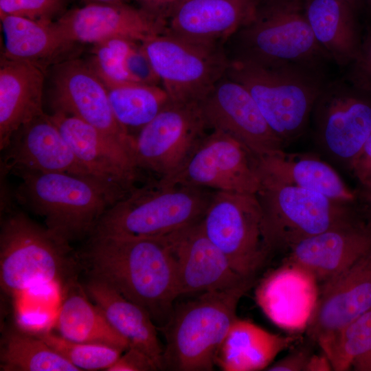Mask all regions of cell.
<instances>
[{
  "mask_svg": "<svg viewBox=\"0 0 371 371\" xmlns=\"http://www.w3.org/2000/svg\"><path fill=\"white\" fill-rule=\"evenodd\" d=\"M85 256L91 277L144 308L158 328L167 323L179 295L166 236H91Z\"/></svg>",
  "mask_w": 371,
  "mask_h": 371,
  "instance_id": "1",
  "label": "cell"
},
{
  "mask_svg": "<svg viewBox=\"0 0 371 371\" xmlns=\"http://www.w3.org/2000/svg\"><path fill=\"white\" fill-rule=\"evenodd\" d=\"M14 192L19 203L44 218L46 227L69 243L92 234L104 213L131 190L106 179L23 169Z\"/></svg>",
  "mask_w": 371,
  "mask_h": 371,
  "instance_id": "2",
  "label": "cell"
},
{
  "mask_svg": "<svg viewBox=\"0 0 371 371\" xmlns=\"http://www.w3.org/2000/svg\"><path fill=\"white\" fill-rule=\"evenodd\" d=\"M225 76L248 91L284 146L304 133L326 85L319 69L291 62L241 57L230 60Z\"/></svg>",
  "mask_w": 371,
  "mask_h": 371,
  "instance_id": "3",
  "label": "cell"
},
{
  "mask_svg": "<svg viewBox=\"0 0 371 371\" xmlns=\"http://www.w3.org/2000/svg\"><path fill=\"white\" fill-rule=\"evenodd\" d=\"M253 283L201 293L174 306L167 323L159 328L166 339L162 370L211 371L232 323L242 296Z\"/></svg>",
  "mask_w": 371,
  "mask_h": 371,
  "instance_id": "4",
  "label": "cell"
},
{
  "mask_svg": "<svg viewBox=\"0 0 371 371\" xmlns=\"http://www.w3.org/2000/svg\"><path fill=\"white\" fill-rule=\"evenodd\" d=\"M213 192L160 181L135 187L102 216L91 236L162 237L200 221Z\"/></svg>",
  "mask_w": 371,
  "mask_h": 371,
  "instance_id": "5",
  "label": "cell"
},
{
  "mask_svg": "<svg viewBox=\"0 0 371 371\" xmlns=\"http://www.w3.org/2000/svg\"><path fill=\"white\" fill-rule=\"evenodd\" d=\"M259 174L260 186L256 195L271 252L288 251L298 242L360 213L357 203L334 200L317 192L279 182L260 171Z\"/></svg>",
  "mask_w": 371,
  "mask_h": 371,
  "instance_id": "6",
  "label": "cell"
},
{
  "mask_svg": "<svg viewBox=\"0 0 371 371\" xmlns=\"http://www.w3.org/2000/svg\"><path fill=\"white\" fill-rule=\"evenodd\" d=\"M12 206L1 223L0 283L14 295L57 282L70 258L68 242Z\"/></svg>",
  "mask_w": 371,
  "mask_h": 371,
  "instance_id": "7",
  "label": "cell"
},
{
  "mask_svg": "<svg viewBox=\"0 0 371 371\" xmlns=\"http://www.w3.org/2000/svg\"><path fill=\"white\" fill-rule=\"evenodd\" d=\"M236 34V57L291 62L317 69L329 58L315 38L304 0H262L254 18Z\"/></svg>",
  "mask_w": 371,
  "mask_h": 371,
  "instance_id": "8",
  "label": "cell"
},
{
  "mask_svg": "<svg viewBox=\"0 0 371 371\" xmlns=\"http://www.w3.org/2000/svg\"><path fill=\"white\" fill-rule=\"evenodd\" d=\"M201 225L234 269L245 278L254 280L271 253L257 195L213 192Z\"/></svg>",
  "mask_w": 371,
  "mask_h": 371,
  "instance_id": "9",
  "label": "cell"
},
{
  "mask_svg": "<svg viewBox=\"0 0 371 371\" xmlns=\"http://www.w3.org/2000/svg\"><path fill=\"white\" fill-rule=\"evenodd\" d=\"M170 100L200 103L225 76L229 61L219 46L164 33L142 43Z\"/></svg>",
  "mask_w": 371,
  "mask_h": 371,
  "instance_id": "10",
  "label": "cell"
},
{
  "mask_svg": "<svg viewBox=\"0 0 371 371\" xmlns=\"http://www.w3.org/2000/svg\"><path fill=\"white\" fill-rule=\"evenodd\" d=\"M206 128L199 103L170 101L134 137L137 168L169 179L186 164Z\"/></svg>",
  "mask_w": 371,
  "mask_h": 371,
  "instance_id": "11",
  "label": "cell"
},
{
  "mask_svg": "<svg viewBox=\"0 0 371 371\" xmlns=\"http://www.w3.org/2000/svg\"><path fill=\"white\" fill-rule=\"evenodd\" d=\"M159 180L255 194L260 186L257 157L240 140L216 129L204 136L179 172L169 179Z\"/></svg>",
  "mask_w": 371,
  "mask_h": 371,
  "instance_id": "12",
  "label": "cell"
},
{
  "mask_svg": "<svg viewBox=\"0 0 371 371\" xmlns=\"http://www.w3.org/2000/svg\"><path fill=\"white\" fill-rule=\"evenodd\" d=\"M365 93L341 82L326 84L311 114L318 144L348 169L371 134V100Z\"/></svg>",
  "mask_w": 371,
  "mask_h": 371,
  "instance_id": "13",
  "label": "cell"
},
{
  "mask_svg": "<svg viewBox=\"0 0 371 371\" xmlns=\"http://www.w3.org/2000/svg\"><path fill=\"white\" fill-rule=\"evenodd\" d=\"M53 106L106 134L133 155L134 137L116 119L108 90L89 65L71 59L54 67ZM134 157V155H133Z\"/></svg>",
  "mask_w": 371,
  "mask_h": 371,
  "instance_id": "14",
  "label": "cell"
},
{
  "mask_svg": "<svg viewBox=\"0 0 371 371\" xmlns=\"http://www.w3.org/2000/svg\"><path fill=\"white\" fill-rule=\"evenodd\" d=\"M370 308L371 249L320 287L306 334L326 353L340 332Z\"/></svg>",
  "mask_w": 371,
  "mask_h": 371,
  "instance_id": "15",
  "label": "cell"
},
{
  "mask_svg": "<svg viewBox=\"0 0 371 371\" xmlns=\"http://www.w3.org/2000/svg\"><path fill=\"white\" fill-rule=\"evenodd\" d=\"M174 258L179 295L238 287L246 279L207 238L201 221L165 236Z\"/></svg>",
  "mask_w": 371,
  "mask_h": 371,
  "instance_id": "16",
  "label": "cell"
},
{
  "mask_svg": "<svg viewBox=\"0 0 371 371\" xmlns=\"http://www.w3.org/2000/svg\"><path fill=\"white\" fill-rule=\"evenodd\" d=\"M199 104L207 127L234 136L257 157L284 149L248 91L225 75Z\"/></svg>",
  "mask_w": 371,
  "mask_h": 371,
  "instance_id": "17",
  "label": "cell"
},
{
  "mask_svg": "<svg viewBox=\"0 0 371 371\" xmlns=\"http://www.w3.org/2000/svg\"><path fill=\"white\" fill-rule=\"evenodd\" d=\"M54 23L71 44L95 45L115 38L143 43L166 30V21L127 3H87L63 14Z\"/></svg>",
  "mask_w": 371,
  "mask_h": 371,
  "instance_id": "18",
  "label": "cell"
},
{
  "mask_svg": "<svg viewBox=\"0 0 371 371\" xmlns=\"http://www.w3.org/2000/svg\"><path fill=\"white\" fill-rule=\"evenodd\" d=\"M371 249V221L355 217L293 245L284 261L310 271L322 285Z\"/></svg>",
  "mask_w": 371,
  "mask_h": 371,
  "instance_id": "19",
  "label": "cell"
},
{
  "mask_svg": "<svg viewBox=\"0 0 371 371\" xmlns=\"http://www.w3.org/2000/svg\"><path fill=\"white\" fill-rule=\"evenodd\" d=\"M262 278L255 291L257 304L267 318L289 332L306 330L317 306L320 287L302 267L284 261Z\"/></svg>",
  "mask_w": 371,
  "mask_h": 371,
  "instance_id": "20",
  "label": "cell"
},
{
  "mask_svg": "<svg viewBox=\"0 0 371 371\" xmlns=\"http://www.w3.org/2000/svg\"><path fill=\"white\" fill-rule=\"evenodd\" d=\"M3 150L1 164L3 175L23 169L101 178L78 159L50 116L45 113L21 126Z\"/></svg>",
  "mask_w": 371,
  "mask_h": 371,
  "instance_id": "21",
  "label": "cell"
},
{
  "mask_svg": "<svg viewBox=\"0 0 371 371\" xmlns=\"http://www.w3.org/2000/svg\"><path fill=\"white\" fill-rule=\"evenodd\" d=\"M262 0H182L168 16L165 33L206 45L236 34L255 16Z\"/></svg>",
  "mask_w": 371,
  "mask_h": 371,
  "instance_id": "22",
  "label": "cell"
},
{
  "mask_svg": "<svg viewBox=\"0 0 371 371\" xmlns=\"http://www.w3.org/2000/svg\"><path fill=\"white\" fill-rule=\"evenodd\" d=\"M78 159L95 175L131 190L138 178L133 154L88 123L60 111L49 115Z\"/></svg>",
  "mask_w": 371,
  "mask_h": 371,
  "instance_id": "23",
  "label": "cell"
},
{
  "mask_svg": "<svg viewBox=\"0 0 371 371\" xmlns=\"http://www.w3.org/2000/svg\"><path fill=\"white\" fill-rule=\"evenodd\" d=\"M45 76L29 62L1 58L0 67V149L23 124L44 113Z\"/></svg>",
  "mask_w": 371,
  "mask_h": 371,
  "instance_id": "24",
  "label": "cell"
},
{
  "mask_svg": "<svg viewBox=\"0 0 371 371\" xmlns=\"http://www.w3.org/2000/svg\"><path fill=\"white\" fill-rule=\"evenodd\" d=\"M257 158L260 172L276 181L344 203L357 202V191L348 188L339 174L315 155L280 149Z\"/></svg>",
  "mask_w": 371,
  "mask_h": 371,
  "instance_id": "25",
  "label": "cell"
},
{
  "mask_svg": "<svg viewBox=\"0 0 371 371\" xmlns=\"http://www.w3.org/2000/svg\"><path fill=\"white\" fill-rule=\"evenodd\" d=\"M89 297L101 309L112 327L129 343V347L149 356L162 370V348L157 326L149 314L104 282L91 277L85 285Z\"/></svg>",
  "mask_w": 371,
  "mask_h": 371,
  "instance_id": "26",
  "label": "cell"
},
{
  "mask_svg": "<svg viewBox=\"0 0 371 371\" xmlns=\"http://www.w3.org/2000/svg\"><path fill=\"white\" fill-rule=\"evenodd\" d=\"M297 337L271 333L247 319L232 323L216 357V366L224 371L266 370Z\"/></svg>",
  "mask_w": 371,
  "mask_h": 371,
  "instance_id": "27",
  "label": "cell"
},
{
  "mask_svg": "<svg viewBox=\"0 0 371 371\" xmlns=\"http://www.w3.org/2000/svg\"><path fill=\"white\" fill-rule=\"evenodd\" d=\"M304 13L315 40L338 65L352 63L360 43L355 10L340 0H304Z\"/></svg>",
  "mask_w": 371,
  "mask_h": 371,
  "instance_id": "28",
  "label": "cell"
},
{
  "mask_svg": "<svg viewBox=\"0 0 371 371\" xmlns=\"http://www.w3.org/2000/svg\"><path fill=\"white\" fill-rule=\"evenodd\" d=\"M0 16L3 58L29 62L43 68L42 64L49 63L73 45L63 36L53 21Z\"/></svg>",
  "mask_w": 371,
  "mask_h": 371,
  "instance_id": "29",
  "label": "cell"
},
{
  "mask_svg": "<svg viewBox=\"0 0 371 371\" xmlns=\"http://www.w3.org/2000/svg\"><path fill=\"white\" fill-rule=\"evenodd\" d=\"M55 328L59 335L73 341L106 344L124 351L129 348L128 341L80 289L73 290L62 302Z\"/></svg>",
  "mask_w": 371,
  "mask_h": 371,
  "instance_id": "30",
  "label": "cell"
},
{
  "mask_svg": "<svg viewBox=\"0 0 371 371\" xmlns=\"http://www.w3.org/2000/svg\"><path fill=\"white\" fill-rule=\"evenodd\" d=\"M1 371H79L34 333L7 330L1 340Z\"/></svg>",
  "mask_w": 371,
  "mask_h": 371,
  "instance_id": "31",
  "label": "cell"
},
{
  "mask_svg": "<svg viewBox=\"0 0 371 371\" xmlns=\"http://www.w3.org/2000/svg\"><path fill=\"white\" fill-rule=\"evenodd\" d=\"M107 90L117 120L127 129L142 128L170 102L166 91L159 85L132 82Z\"/></svg>",
  "mask_w": 371,
  "mask_h": 371,
  "instance_id": "32",
  "label": "cell"
},
{
  "mask_svg": "<svg viewBox=\"0 0 371 371\" xmlns=\"http://www.w3.org/2000/svg\"><path fill=\"white\" fill-rule=\"evenodd\" d=\"M326 355L333 370L371 371V308L340 332Z\"/></svg>",
  "mask_w": 371,
  "mask_h": 371,
  "instance_id": "33",
  "label": "cell"
},
{
  "mask_svg": "<svg viewBox=\"0 0 371 371\" xmlns=\"http://www.w3.org/2000/svg\"><path fill=\"white\" fill-rule=\"evenodd\" d=\"M34 334L79 370H107L124 352L106 344L73 341L49 330Z\"/></svg>",
  "mask_w": 371,
  "mask_h": 371,
  "instance_id": "34",
  "label": "cell"
},
{
  "mask_svg": "<svg viewBox=\"0 0 371 371\" xmlns=\"http://www.w3.org/2000/svg\"><path fill=\"white\" fill-rule=\"evenodd\" d=\"M135 43L137 42L115 38L94 45L93 56L89 65L107 88L136 82L128 74L124 63Z\"/></svg>",
  "mask_w": 371,
  "mask_h": 371,
  "instance_id": "35",
  "label": "cell"
},
{
  "mask_svg": "<svg viewBox=\"0 0 371 371\" xmlns=\"http://www.w3.org/2000/svg\"><path fill=\"white\" fill-rule=\"evenodd\" d=\"M63 7V0H0V15L52 22Z\"/></svg>",
  "mask_w": 371,
  "mask_h": 371,
  "instance_id": "36",
  "label": "cell"
},
{
  "mask_svg": "<svg viewBox=\"0 0 371 371\" xmlns=\"http://www.w3.org/2000/svg\"><path fill=\"white\" fill-rule=\"evenodd\" d=\"M124 63L135 82L151 85H159L161 83L142 43L137 42L133 45Z\"/></svg>",
  "mask_w": 371,
  "mask_h": 371,
  "instance_id": "37",
  "label": "cell"
},
{
  "mask_svg": "<svg viewBox=\"0 0 371 371\" xmlns=\"http://www.w3.org/2000/svg\"><path fill=\"white\" fill-rule=\"evenodd\" d=\"M351 81L359 89L371 94V35L361 45L352 62Z\"/></svg>",
  "mask_w": 371,
  "mask_h": 371,
  "instance_id": "38",
  "label": "cell"
},
{
  "mask_svg": "<svg viewBox=\"0 0 371 371\" xmlns=\"http://www.w3.org/2000/svg\"><path fill=\"white\" fill-rule=\"evenodd\" d=\"M107 370V371H153L159 368L146 353L129 347Z\"/></svg>",
  "mask_w": 371,
  "mask_h": 371,
  "instance_id": "39",
  "label": "cell"
},
{
  "mask_svg": "<svg viewBox=\"0 0 371 371\" xmlns=\"http://www.w3.org/2000/svg\"><path fill=\"white\" fill-rule=\"evenodd\" d=\"M313 353L306 347L297 348L284 358L272 363L265 370L268 371H305Z\"/></svg>",
  "mask_w": 371,
  "mask_h": 371,
  "instance_id": "40",
  "label": "cell"
},
{
  "mask_svg": "<svg viewBox=\"0 0 371 371\" xmlns=\"http://www.w3.org/2000/svg\"><path fill=\"white\" fill-rule=\"evenodd\" d=\"M350 170L361 188H371V134Z\"/></svg>",
  "mask_w": 371,
  "mask_h": 371,
  "instance_id": "41",
  "label": "cell"
},
{
  "mask_svg": "<svg viewBox=\"0 0 371 371\" xmlns=\"http://www.w3.org/2000/svg\"><path fill=\"white\" fill-rule=\"evenodd\" d=\"M140 8L151 14L166 20L173 8L182 0H137Z\"/></svg>",
  "mask_w": 371,
  "mask_h": 371,
  "instance_id": "42",
  "label": "cell"
},
{
  "mask_svg": "<svg viewBox=\"0 0 371 371\" xmlns=\"http://www.w3.org/2000/svg\"><path fill=\"white\" fill-rule=\"evenodd\" d=\"M333 370L331 362L323 351L319 355L312 354L305 371H331Z\"/></svg>",
  "mask_w": 371,
  "mask_h": 371,
  "instance_id": "43",
  "label": "cell"
},
{
  "mask_svg": "<svg viewBox=\"0 0 371 371\" xmlns=\"http://www.w3.org/2000/svg\"><path fill=\"white\" fill-rule=\"evenodd\" d=\"M359 209L363 216L371 221V188H361L357 191Z\"/></svg>",
  "mask_w": 371,
  "mask_h": 371,
  "instance_id": "44",
  "label": "cell"
},
{
  "mask_svg": "<svg viewBox=\"0 0 371 371\" xmlns=\"http://www.w3.org/2000/svg\"><path fill=\"white\" fill-rule=\"evenodd\" d=\"M88 3L115 4L127 3L128 0H85Z\"/></svg>",
  "mask_w": 371,
  "mask_h": 371,
  "instance_id": "45",
  "label": "cell"
},
{
  "mask_svg": "<svg viewBox=\"0 0 371 371\" xmlns=\"http://www.w3.org/2000/svg\"><path fill=\"white\" fill-rule=\"evenodd\" d=\"M350 6H351L355 10H356L357 5L359 3V0H340Z\"/></svg>",
  "mask_w": 371,
  "mask_h": 371,
  "instance_id": "46",
  "label": "cell"
},
{
  "mask_svg": "<svg viewBox=\"0 0 371 371\" xmlns=\"http://www.w3.org/2000/svg\"><path fill=\"white\" fill-rule=\"evenodd\" d=\"M366 2L368 5H369V7L371 8V0H366Z\"/></svg>",
  "mask_w": 371,
  "mask_h": 371,
  "instance_id": "47",
  "label": "cell"
}]
</instances>
